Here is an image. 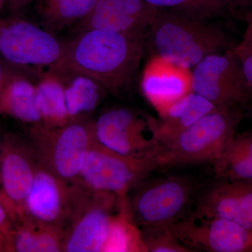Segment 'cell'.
<instances>
[{"mask_svg": "<svg viewBox=\"0 0 252 252\" xmlns=\"http://www.w3.org/2000/svg\"><path fill=\"white\" fill-rule=\"evenodd\" d=\"M190 90L217 109H242L245 112L249 91L233 48L209 55L192 69Z\"/></svg>", "mask_w": 252, "mask_h": 252, "instance_id": "obj_9", "label": "cell"}, {"mask_svg": "<svg viewBox=\"0 0 252 252\" xmlns=\"http://www.w3.org/2000/svg\"><path fill=\"white\" fill-rule=\"evenodd\" d=\"M64 41L56 34L25 18H0V57L15 69L37 79L59 71Z\"/></svg>", "mask_w": 252, "mask_h": 252, "instance_id": "obj_4", "label": "cell"}, {"mask_svg": "<svg viewBox=\"0 0 252 252\" xmlns=\"http://www.w3.org/2000/svg\"><path fill=\"white\" fill-rule=\"evenodd\" d=\"M244 116L242 109H218L204 116L160 145L158 168L213 164L233 140Z\"/></svg>", "mask_w": 252, "mask_h": 252, "instance_id": "obj_3", "label": "cell"}, {"mask_svg": "<svg viewBox=\"0 0 252 252\" xmlns=\"http://www.w3.org/2000/svg\"><path fill=\"white\" fill-rule=\"evenodd\" d=\"M145 35L99 29L78 31L64 41L59 71L84 74L107 93L122 96L133 85L145 51Z\"/></svg>", "mask_w": 252, "mask_h": 252, "instance_id": "obj_1", "label": "cell"}, {"mask_svg": "<svg viewBox=\"0 0 252 252\" xmlns=\"http://www.w3.org/2000/svg\"><path fill=\"white\" fill-rule=\"evenodd\" d=\"M14 67L10 65L2 58L0 57V94L8 80L11 73L14 72Z\"/></svg>", "mask_w": 252, "mask_h": 252, "instance_id": "obj_29", "label": "cell"}, {"mask_svg": "<svg viewBox=\"0 0 252 252\" xmlns=\"http://www.w3.org/2000/svg\"><path fill=\"white\" fill-rule=\"evenodd\" d=\"M66 230L24 220L15 223L9 237L11 252H61Z\"/></svg>", "mask_w": 252, "mask_h": 252, "instance_id": "obj_20", "label": "cell"}, {"mask_svg": "<svg viewBox=\"0 0 252 252\" xmlns=\"http://www.w3.org/2000/svg\"><path fill=\"white\" fill-rule=\"evenodd\" d=\"M158 9L173 10L203 19L230 16L223 0H144Z\"/></svg>", "mask_w": 252, "mask_h": 252, "instance_id": "obj_24", "label": "cell"}, {"mask_svg": "<svg viewBox=\"0 0 252 252\" xmlns=\"http://www.w3.org/2000/svg\"><path fill=\"white\" fill-rule=\"evenodd\" d=\"M36 78L15 69L0 94V115L30 126L41 124L36 100Z\"/></svg>", "mask_w": 252, "mask_h": 252, "instance_id": "obj_17", "label": "cell"}, {"mask_svg": "<svg viewBox=\"0 0 252 252\" xmlns=\"http://www.w3.org/2000/svg\"><path fill=\"white\" fill-rule=\"evenodd\" d=\"M85 192L77 182L61 180L39 165L25 202L21 221L31 220L66 230Z\"/></svg>", "mask_w": 252, "mask_h": 252, "instance_id": "obj_13", "label": "cell"}, {"mask_svg": "<svg viewBox=\"0 0 252 252\" xmlns=\"http://www.w3.org/2000/svg\"><path fill=\"white\" fill-rule=\"evenodd\" d=\"M158 9L144 0H99L78 24V31L99 29L146 34Z\"/></svg>", "mask_w": 252, "mask_h": 252, "instance_id": "obj_15", "label": "cell"}, {"mask_svg": "<svg viewBox=\"0 0 252 252\" xmlns=\"http://www.w3.org/2000/svg\"><path fill=\"white\" fill-rule=\"evenodd\" d=\"M64 83L68 115L71 121L90 119L100 105L107 91L91 78L69 71H58Z\"/></svg>", "mask_w": 252, "mask_h": 252, "instance_id": "obj_19", "label": "cell"}, {"mask_svg": "<svg viewBox=\"0 0 252 252\" xmlns=\"http://www.w3.org/2000/svg\"><path fill=\"white\" fill-rule=\"evenodd\" d=\"M99 0H37L36 13L43 27L56 34L73 23H79Z\"/></svg>", "mask_w": 252, "mask_h": 252, "instance_id": "obj_23", "label": "cell"}, {"mask_svg": "<svg viewBox=\"0 0 252 252\" xmlns=\"http://www.w3.org/2000/svg\"><path fill=\"white\" fill-rule=\"evenodd\" d=\"M1 136L0 135V142H1ZM0 202L1 203V185H0Z\"/></svg>", "mask_w": 252, "mask_h": 252, "instance_id": "obj_33", "label": "cell"}, {"mask_svg": "<svg viewBox=\"0 0 252 252\" xmlns=\"http://www.w3.org/2000/svg\"><path fill=\"white\" fill-rule=\"evenodd\" d=\"M141 89L160 114L190 92V72L157 57H151L141 78Z\"/></svg>", "mask_w": 252, "mask_h": 252, "instance_id": "obj_16", "label": "cell"}, {"mask_svg": "<svg viewBox=\"0 0 252 252\" xmlns=\"http://www.w3.org/2000/svg\"><path fill=\"white\" fill-rule=\"evenodd\" d=\"M11 252L9 240L0 232V252Z\"/></svg>", "mask_w": 252, "mask_h": 252, "instance_id": "obj_31", "label": "cell"}, {"mask_svg": "<svg viewBox=\"0 0 252 252\" xmlns=\"http://www.w3.org/2000/svg\"><path fill=\"white\" fill-rule=\"evenodd\" d=\"M36 100L43 125L56 127L70 122L66 106L64 83L59 72L49 71L36 79Z\"/></svg>", "mask_w": 252, "mask_h": 252, "instance_id": "obj_21", "label": "cell"}, {"mask_svg": "<svg viewBox=\"0 0 252 252\" xmlns=\"http://www.w3.org/2000/svg\"><path fill=\"white\" fill-rule=\"evenodd\" d=\"M39 164L28 139L9 132L0 142L1 203L14 223L24 217V205Z\"/></svg>", "mask_w": 252, "mask_h": 252, "instance_id": "obj_11", "label": "cell"}, {"mask_svg": "<svg viewBox=\"0 0 252 252\" xmlns=\"http://www.w3.org/2000/svg\"><path fill=\"white\" fill-rule=\"evenodd\" d=\"M250 252H252V248L251 251H250Z\"/></svg>", "mask_w": 252, "mask_h": 252, "instance_id": "obj_35", "label": "cell"}, {"mask_svg": "<svg viewBox=\"0 0 252 252\" xmlns=\"http://www.w3.org/2000/svg\"><path fill=\"white\" fill-rule=\"evenodd\" d=\"M193 252H250L252 230L221 217L191 211L165 228Z\"/></svg>", "mask_w": 252, "mask_h": 252, "instance_id": "obj_12", "label": "cell"}, {"mask_svg": "<svg viewBox=\"0 0 252 252\" xmlns=\"http://www.w3.org/2000/svg\"><path fill=\"white\" fill-rule=\"evenodd\" d=\"M196 189L186 176L147 177L127 196L132 220L140 230L166 228L190 212Z\"/></svg>", "mask_w": 252, "mask_h": 252, "instance_id": "obj_5", "label": "cell"}, {"mask_svg": "<svg viewBox=\"0 0 252 252\" xmlns=\"http://www.w3.org/2000/svg\"><path fill=\"white\" fill-rule=\"evenodd\" d=\"M212 165L216 179L252 181V131L237 132L221 157Z\"/></svg>", "mask_w": 252, "mask_h": 252, "instance_id": "obj_22", "label": "cell"}, {"mask_svg": "<svg viewBox=\"0 0 252 252\" xmlns=\"http://www.w3.org/2000/svg\"><path fill=\"white\" fill-rule=\"evenodd\" d=\"M190 211L226 219L252 230V181L217 179L199 195Z\"/></svg>", "mask_w": 252, "mask_h": 252, "instance_id": "obj_14", "label": "cell"}, {"mask_svg": "<svg viewBox=\"0 0 252 252\" xmlns=\"http://www.w3.org/2000/svg\"><path fill=\"white\" fill-rule=\"evenodd\" d=\"M94 131L96 141L109 150L157 163L160 151L157 119L148 113L132 107H111L94 120Z\"/></svg>", "mask_w": 252, "mask_h": 252, "instance_id": "obj_7", "label": "cell"}, {"mask_svg": "<svg viewBox=\"0 0 252 252\" xmlns=\"http://www.w3.org/2000/svg\"><path fill=\"white\" fill-rule=\"evenodd\" d=\"M14 223L7 210L0 202V232L6 236L9 242V237L14 228Z\"/></svg>", "mask_w": 252, "mask_h": 252, "instance_id": "obj_28", "label": "cell"}, {"mask_svg": "<svg viewBox=\"0 0 252 252\" xmlns=\"http://www.w3.org/2000/svg\"><path fill=\"white\" fill-rule=\"evenodd\" d=\"M28 139L41 167L61 180L74 182L94 140V120L71 121L56 127L36 124L30 126Z\"/></svg>", "mask_w": 252, "mask_h": 252, "instance_id": "obj_6", "label": "cell"}, {"mask_svg": "<svg viewBox=\"0 0 252 252\" xmlns=\"http://www.w3.org/2000/svg\"><path fill=\"white\" fill-rule=\"evenodd\" d=\"M243 20L246 28L241 41L235 44L233 51L243 71L250 96L252 94V12L245 15Z\"/></svg>", "mask_w": 252, "mask_h": 252, "instance_id": "obj_25", "label": "cell"}, {"mask_svg": "<svg viewBox=\"0 0 252 252\" xmlns=\"http://www.w3.org/2000/svg\"><path fill=\"white\" fill-rule=\"evenodd\" d=\"M157 169V163L152 160L124 157L94 139L76 182L93 193L126 197Z\"/></svg>", "mask_w": 252, "mask_h": 252, "instance_id": "obj_8", "label": "cell"}, {"mask_svg": "<svg viewBox=\"0 0 252 252\" xmlns=\"http://www.w3.org/2000/svg\"><path fill=\"white\" fill-rule=\"evenodd\" d=\"M235 45L226 32L212 20L173 10L158 9L145 35V47L152 57L189 70L209 55Z\"/></svg>", "mask_w": 252, "mask_h": 252, "instance_id": "obj_2", "label": "cell"}, {"mask_svg": "<svg viewBox=\"0 0 252 252\" xmlns=\"http://www.w3.org/2000/svg\"><path fill=\"white\" fill-rule=\"evenodd\" d=\"M33 0H7L8 6L11 12L17 14L27 7Z\"/></svg>", "mask_w": 252, "mask_h": 252, "instance_id": "obj_30", "label": "cell"}, {"mask_svg": "<svg viewBox=\"0 0 252 252\" xmlns=\"http://www.w3.org/2000/svg\"><path fill=\"white\" fill-rule=\"evenodd\" d=\"M3 0H0V9H1V6H2Z\"/></svg>", "mask_w": 252, "mask_h": 252, "instance_id": "obj_34", "label": "cell"}, {"mask_svg": "<svg viewBox=\"0 0 252 252\" xmlns=\"http://www.w3.org/2000/svg\"><path fill=\"white\" fill-rule=\"evenodd\" d=\"M126 197L86 190L66 229L64 252H105L113 220Z\"/></svg>", "mask_w": 252, "mask_h": 252, "instance_id": "obj_10", "label": "cell"}, {"mask_svg": "<svg viewBox=\"0 0 252 252\" xmlns=\"http://www.w3.org/2000/svg\"><path fill=\"white\" fill-rule=\"evenodd\" d=\"M245 115L252 117V94L249 96L248 103H247L245 109Z\"/></svg>", "mask_w": 252, "mask_h": 252, "instance_id": "obj_32", "label": "cell"}, {"mask_svg": "<svg viewBox=\"0 0 252 252\" xmlns=\"http://www.w3.org/2000/svg\"><path fill=\"white\" fill-rule=\"evenodd\" d=\"M144 246L149 252H192L165 228L140 230Z\"/></svg>", "mask_w": 252, "mask_h": 252, "instance_id": "obj_26", "label": "cell"}, {"mask_svg": "<svg viewBox=\"0 0 252 252\" xmlns=\"http://www.w3.org/2000/svg\"><path fill=\"white\" fill-rule=\"evenodd\" d=\"M217 109L211 102L190 91L159 114L158 138L160 145L166 143L204 116Z\"/></svg>", "mask_w": 252, "mask_h": 252, "instance_id": "obj_18", "label": "cell"}, {"mask_svg": "<svg viewBox=\"0 0 252 252\" xmlns=\"http://www.w3.org/2000/svg\"><path fill=\"white\" fill-rule=\"evenodd\" d=\"M230 16L243 19L252 12V0H223Z\"/></svg>", "mask_w": 252, "mask_h": 252, "instance_id": "obj_27", "label": "cell"}]
</instances>
